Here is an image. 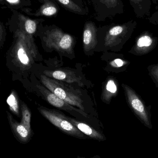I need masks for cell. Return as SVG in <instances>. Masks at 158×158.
I'll return each mask as SVG.
<instances>
[{"label":"cell","mask_w":158,"mask_h":158,"mask_svg":"<svg viewBox=\"0 0 158 158\" xmlns=\"http://www.w3.org/2000/svg\"><path fill=\"white\" fill-rule=\"evenodd\" d=\"M158 41V37L154 36L151 32L143 31L135 39L130 53L137 56L147 54L156 47Z\"/></svg>","instance_id":"cell-7"},{"label":"cell","mask_w":158,"mask_h":158,"mask_svg":"<svg viewBox=\"0 0 158 158\" xmlns=\"http://www.w3.org/2000/svg\"><path fill=\"white\" fill-rule=\"evenodd\" d=\"M151 1H152V2L155 4H156L158 2V0H151Z\"/></svg>","instance_id":"cell-26"},{"label":"cell","mask_w":158,"mask_h":158,"mask_svg":"<svg viewBox=\"0 0 158 158\" xmlns=\"http://www.w3.org/2000/svg\"><path fill=\"white\" fill-rule=\"evenodd\" d=\"M127 103L139 120L148 128L152 129L151 106H147L141 97L129 85L122 84Z\"/></svg>","instance_id":"cell-4"},{"label":"cell","mask_w":158,"mask_h":158,"mask_svg":"<svg viewBox=\"0 0 158 158\" xmlns=\"http://www.w3.org/2000/svg\"><path fill=\"white\" fill-rule=\"evenodd\" d=\"M67 118L71 123H72L74 126H76L83 133L85 134L86 135L92 137V138H95V139L101 140L103 138L102 135L100 134L97 131L91 128L87 124L83 123L77 121L74 119L69 118V117H67Z\"/></svg>","instance_id":"cell-16"},{"label":"cell","mask_w":158,"mask_h":158,"mask_svg":"<svg viewBox=\"0 0 158 158\" xmlns=\"http://www.w3.org/2000/svg\"><path fill=\"white\" fill-rule=\"evenodd\" d=\"M40 90L42 91V93L45 96L46 100L52 106L66 110H75L82 115L86 116V114L81 110L76 108L74 106H71L67 102H65L64 100L59 98L53 93L49 91L48 89L46 90L43 87H42Z\"/></svg>","instance_id":"cell-13"},{"label":"cell","mask_w":158,"mask_h":158,"mask_svg":"<svg viewBox=\"0 0 158 158\" xmlns=\"http://www.w3.org/2000/svg\"><path fill=\"white\" fill-rule=\"evenodd\" d=\"M94 10V17L97 21L112 19L124 12V5L122 0H87Z\"/></svg>","instance_id":"cell-5"},{"label":"cell","mask_w":158,"mask_h":158,"mask_svg":"<svg viewBox=\"0 0 158 158\" xmlns=\"http://www.w3.org/2000/svg\"><path fill=\"white\" fill-rule=\"evenodd\" d=\"M39 110L43 116L51 123L63 131L74 136H83V135L81 133V131L71 123L68 120L67 117L61 113L53 110L43 107L39 108Z\"/></svg>","instance_id":"cell-6"},{"label":"cell","mask_w":158,"mask_h":158,"mask_svg":"<svg viewBox=\"0 0 158 158\" xmlns=\"http://www.w3.org/2000/svg\"><path fill=\"white\" fill-rule=\"evenodd\" d=\"M5 35V28L3 24L0 21V40H3Z\"/></svg>","instance_id":"cell-24"},{"label":"cell","mask_w":158,"mask_h":158,"mask_svg":"<svg viewBox=\"0 0 158 158\" xmlns=\"http://www.w3.org/2000/svg\"><path fill=\"white\" fill-rule=\"evenodd\" d=\"M7 112L8 121L14 137L20 143L27 144L29 142L31 137V131L28 130L22 123L18 122Z\"/></svg>","instance_id":"cell-11"},{"label":"cell","mask_w":158,"mask_h":158,"mask_svg":"<svg viewBox=\"0 0 158 158\" xmlns=\"http://www.w3.org/2000/svg\"><path fill=\"white\" fill-rule=\"evenodd\" d=\"M129 2L136 17L144 19L149 16L152 6L151 0H129Z\"/></svg>","instance_id":"cell-14"},{"label":"cell","mask_w":158,"mask_h":158,"mask_svg":"<svg viewBox=\"0 0 158 158\" xmlns=\"http://www.w3.org/2000/svg\"><path fill=\"white\" fill-rule=\"evenodd\" d=\"M41 3L39 8L32 12L30 8H24L22 11L29 15L35 17L54 16L57 15L60 11L59 5L55 0H38Z\"/></svg>","instance_id":"cell-9"},{"label":"cell","mask_w":158,"mask_h":158,"mask_svg":"<svg viewBox=\"0 0 158 158\" xmlns=\"http://www.w3.org/2000/svg\"><path fill=\"white\" fill-rule=\"evenodd\" d=\"M18 56L21 64L28 65L31 62V59L26 51L23 46H21L18 51Z\"/></svg>","instance_id":"cell-22"},{"label":"cell","mask_w":158,"mask_h":158,"mask_svg":"<svg viewBox=\"0 0 158 158\" xmlns=\"http://www.w3.org/2000/svg\"><path fill=\"white\" fill-rule=\"evenodd\" d=\"M43 84L49 90L65 102L72 106L79 108L82 110H85L83 105V101L72 87L68 86L62 81L46 77L41 76Z\"/></svg>","instance_id":"cell-3"},{"label":"cell","mask_w":158,"mask_h":158,"mask_svg":"<svg viewBox=\"0 0 158 158\" xmlns=\"http://www.w3.org/2000/svg\"><path fill=\"white\" fill-rule=\"evenodd\" d=\"M7 104L10 107V110L17 116L19 117V108L18 101L15 93H12L10 95L7 100Z\"/></svg>","instance_id":"cell-19"},{"label":"cell","mask_w":158,"mask_h":158,"mask_svg":"<svg viewBox=\"0 0 158 158\" xmlns=\"http://www.w3.org/2000/svg\"><path fill=\"white\" fill-rule=\"evenodd\" d=\"M11 10L12 15L9 19V24H17L18 30L29 35L34 34L36 32L39 24L45 21V19L42 18L31 19L19 13L18 10Z\"/></svg>","instance_id":"cell-8"},{"label":"cell","mask_w":158,"mask_h":158,"mask_svg":"<svg viewBox=\"0 0 158 158\" xmlns=\"http://www.w3.org/2000/svg\"><path fill=\"white\" fill-rule=\"evenodd\" d=\"M3 7L18 10L27 8L31 5V0H3Z\"/></svg>","instance_id":"cell-18"},{"label":"cell","mask_w":158,"mask_h":158,"mask_svg":"<svg viewBox=\"0 0 158 158\" xmlns=\"http://www.w3.org/2000/svg\"><path fill=\"white\" fill-rule=\"evenodd\" d=\"M0 5L3 6V0H0Z\"/></svg>","instance_id":"cell-27"},{"label":"cell","mask_w":158,"mask_h":158,"mask_svg":"<svg viewBox=\"0 0 158 158\" xmlns=\"http://www.w3.org/2000/svg\"><path fill=\"white\" fill-rule=\"evenodd\" d=\"M147 69L148 75L152 79L156 87L158 88V63L148 66Z\"/></svg>","instance_id":"cell-20"},{"label":"cell","mask_w":158,"mask_h":158,"mask_svg":"<svg viewBox=\"0 0 158 158\" xmlns=\"http://www.w3.org/2000/svg\"><path fill=\"white\" fill-rule=\"evenodd\" d=\"M74 2L77 4L78 5L82 7H86V6L85 3L84 1L83 0H73Z\"/></svg>","instance_id":"cell-25"},{"label":"cell","mask_w":158,"mask_h":158,"mask_svg":"<svg viewBox=\"0 0 158 158\" xmlns=\"http://www.w3.org/2000/svg\"><path fill=\"white\" fill-rule=\"evenodd\" d=\"M97 31L98 28L94 22L92 21L85 22L83 33V44L85 52L95 48L98 44Z\"/></svg>","instance_id":"cell-10"},{"label":"cell","mask_w":158,"mask_h":158,"mask_svg":"<svg viewBox=\"0 0 158 158\" xmlns=\"http://www.w3.org/2000/svg\"><path fill=\"white\" fill-rule=\"evenodd\" d=\"M118 85L115 80L110 79L107 82L102 93V98L104 102H109L118 93Z\"/></svg>","instance_id":"cell-17"},{"label":"cell","mask_w":158,"mask_h":158,"mask_svg":"<svg viewBox=\"0 0 158 158\" xmlns=\"http://www.w3.org/2000/svg\"><path fill=\"white\" fill-rule=\"evenodd\" d=\"M58 4L67 11L80 15H86L89 13L87 7H82L77 4L73 0H55Z\"/></svg>","instance_id":"cell-15"},{"label":"cell","mask_w":158,"mask_h":158,"mask_svg":"<svg viewBox=\"0 0 158 158\" xmlns=\"http://www.w3.org/2000/svg\"><path fill=\"white\" fill-rule=\"evenodd\" d=\"M44 73L46 77L51 78L69 83H77L81 86H83V84L81 81V79L77 77L76 74L72 71L66 70H45Z\"/></svg>","instance_id":"cell-12"},{"label":"cell","mask_w":158,"mask_h":158,"mask_svg":"<svg viewBox=\"0 0 158 158\" xmlns=\"http://www.w3.org/2000/svg\"><path fill=\"white\" fill-rule=\"evenodd\" d=\"M136 26L137 22L132 19L123 24H112L103 27L104 45L107 47H122L131 38Z\"/></svg>","instance_id":"cell-2"},{"label":"cell","mask_w":158,"mask_h":158,"mask_svg":"<svg viewBox=\"0 0 158 158\" xmlns=\"http://www.w3.org/2000/svg\"></svg>","instance_id":"cell-28"},{"label":"cell","mask_w":158,"mask_h":158,"mask_svg":"<svg viewBox=\"0 0 158 158\" xmlns=\"http://www.w3.org/2000/svg\"><path fill=\"white\" fill-rule=\"evenodd\" d=\"M130 62L128 60H123L121 58H117L111 61L110 64L114 68L120 69L124 68L130 64Z\"/></svg>","instance_id":"cell-23"},{"label":"cell","mask_w":158,"mask_h":158,"mask_svg":"<svg viewBox=\"0 0 158 158\" xmlns=\"http://www.w3.org/2000/svg\"><path fill=\"white\" fill-rule=\"evenodd\" d=\"M31 113L27 107L23 106L22 109V118L21 122L23 125L27 127L28 130L31 131L30 126Z\"/></svg>","instance_id":"cell-21"},{"label":"cell","mask_w":158,"mask_h":158,"mask_svg":"<svg viewBox=\"0 0 158 158\" xmlns=\"http://www.w3.org/2000/svg\"><path fill=\"white\" fill-rule=\"evenodd\" d=\"M43 22L38 26L40 36L45 45L57 52L72 54L75 44L73 36L64 32L56 25L43 26Z\"/></svg>","instance_id":"cell-1"}]
</instances>
